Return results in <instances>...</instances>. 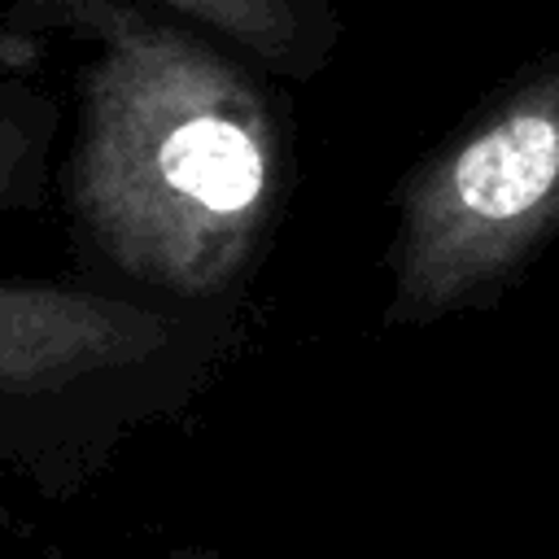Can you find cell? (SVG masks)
Returning a JSON list of instances; mask_svg holds the SVG:
<instances>
[{
  "mask_svg": "<svg viewBox=\"0 0 559 559\" xmlns=\"http://www.w3.org/2000/svg\"><path fill=\"white\" fill-rule=\"evenodd\" d=\"M35 31H79L66 201L83 245L144 297L210 310L245 284L288 192L266 87L197 22L135 0H17Z\"/></svg>",
  "mask_w": 559,
  "mask_h": 559,
  "instance_id": "cell-1",
  "label": "cell"
},
{
  "mask_svg": "<svg viewBox=\"0 0 559 559\" xmlns=\"http://www.w3.org/2000/svg\"><path fill=\"white\" fill-rule=\"evenodd\" d=\"M559 240V48L445 135L397 188L389 328L489 310Z\"/></svg>",
  "mask_w": 559,
  "mask_h": 559,
  "instance_id": "cell-2",
  "label": "cell"
},
{
  "mask_svg": "<svg viewBox=\"0 0 559 559\" xmlns=\"http://www.w3.org/2000/svg\"><path fill=\"white\" fill-rule=\"evenodd\" d=\"M52 127L57 109L31 79L0 96V210L39 183ZM210 314L144 293L0 275V437L118 419L175 397L218 349Z\"/></svg>",
  "mask_w": 559,
  "mask_h": 559,
  "instance_id": "cell-3",
  "label": "cell"
},
{
  "mask_svg": "<svg viewBox=\"0 0 559 559\" xmlns=\"http://www.w3.org/2000/svg\"><path fill=\"white\" fill-rule=\"evenodd\" d=\"M223 35L262 70L310 74L332 44L328 0H148Z\"/></svg>",
  "mask_w": 559,
  "mask_h": 559,
  "instance_id": "cell-4",
  "label": "cell"
},
{
  "mask_svg": "<svg viewBox=\"0 0 559 559\" xmlns=\"http://www.w3.org/2000/svg\"><path fill=\"white\" fill-rule=\"evenodd\" d=\"M44 31L31 22H0V96H9L17 83L31 79V70L44 57Z\"/></svg>",
  "mask_w": 559,
  "mask_h": 559,
  "instance_id": "cell-5",
  "label": "cell"
}]
</instances>
